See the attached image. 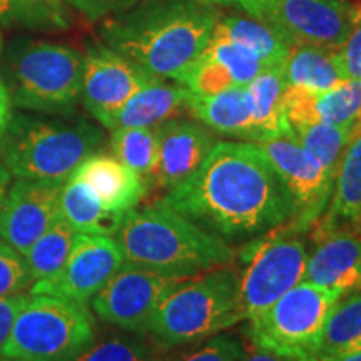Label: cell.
I'll list each match as a JSON object with an SVG mask.
<instances>
[{
	"label": "cell",
	"instance_id": "13",
	"mask_svg": "<svg viewBox=\"0 0 361 361\" xmlns=\"http://www.w3.org/2000/svg\"><path fill=\"white\" fill-rule=\"evenodd\" d=\"M126 263L114 236L75 234L71 252L52 276L35 281L30 295H47L87 305Z\"/></svg>",
	"mask_w": 361,
	"mask_h": 361
},
{
	"label": "cell",
	"instance_id": "43",
	"mask_svg": "<svg viewBox=\"0 0 361 361\" xmlns=\"http://www.w3.org/2000/svg\"><path fill=\"white\" fill-rule=\"evenodd\" d=\"M201 2L209 4V6H213V4H218V6H231V4H236V6H239L241 0H201Z\"/></svg>",
	"mask_w": 361,
	"mask_h": 361
},
{
	"label": "cell",
	"instance_id": "21",
	"mask_svg": "<svg viewBox=\"0 0 361 361\" xmlns=\"http://www.w3.org/2000/svg\"><path fill=\"white\" fill-rule=\"evenodd\" d=\"M319 223V238L338 231L340 226L361 223V119L353 126L350 141L343 151L331 200Z\"/></svg>",
	"mask_w": 361,
	"mask_h": 361
},
{
	"label": "cell",
	"instance_id": "34",
	"mask_svg": "<svg viewBox=\"0 0 361 361\" xmlns=\"http://www.w3.org/2000/svg\"><path fill=\"white\" fill-rule=\"evenodd\" d=\"M32 284L25 258L0 239V298L22 295Z\"/></svg>",
	"mask_w": 361,
	"mask_h": 361
},
{
	"label": "cell",
	"instance_id": "33",
	"mask_svg": "<svg viewBox=\"0 0 361 361\" xmlns=\"http://www.w3.org/2000/svg\"><path fill=\"white\" fill-rule=\"evenodd\" d=\"M204 54L228 72L236 87H245L256 75L264 71L263 64L256 61L245 49L229 42V40L214 37V35L204 49Z\"/></svg>",
	"mask_w": 361,
	"mask_h": 361
},
{
	"label": "cell",
	"instance_id": "23",
	"mask_svg": "<svg viewBox=\"0 0 361 361\" xmlns=\"http://www.w3.org/2000/svg\"><path fill=\"white\" fill-rule=\"evenodd\" d=\"M213 35L245 49L263 64L264 69L284 66L293 49L276 30L247 17H219Z\"/></svg>",
	"mask_w": 361,
	"mask_h": 361
},
{
	"label": "cell",
	"instance_id": "35",
	"mask_svg": "<svg viewBox=\"0 0 361 361\" xmlns=\"http://www.w3.org/2000/svg\"><path fill=\"white\" fill-rule=\"evenodd\" d=\"M336 61L346 80H361V0L350 4L348 35L336 49Z\"/></svg>",
	"mask_w": 361,
	"mask_h": 361
},
{
	"label": "cell",
	"instance_id": "32",
	"mask_svg": "<svg viewBox=\"0 0 361 361\" xmlns=\"http://www.w3.org/2000/svg\"><path fill=\"white\" fill-rule=\"evenodd\" d=\"M161 351L141 338L114 335L94 340L72 361H168Z\"/></svg>",
	"mask_w": 361,
	"mask_h": 361
},
{
	"label": "cell",
	"instance_id": "46",
	"mask_svg": "<svg viewBox=\"0 0 361 361\" xmlns=\"http://www.w3.org/2000/svg\"><path fill=\"white\" fill-rule=\"evenodd\" d=\"M0 45H2V40H0Z\"/></svg>",
	"mask_w": 361,
	"mask_h": 361
},
{
	"label": "cell",
	"instance_id": "4",
	"mask_svg": "<svg viewBox=\"0 0 361 361\" xmlns=\"http://www.w3.org/2000/svg\"><path fill=\"white\" fill-rule=\"evenodd\" d=\"M243 319L238 271L221 266L183 279L152 314L146 333L164 351L207 340Z\"/></svg>",
	"mask_w": 361,
	"mask_h": 361
},
{
	"label": "cell",
	"instance_id": "1",
	"mask_svg": "<svg viewBox=\"0 0 361 361\" xmlns=\"http://www.w3.org/2000/svg\"><path fill=\"white\" fill-rule=\"evenodd\" d=\"M228 243L278 231L293 218V197L256 142H216L200 169L161 200Z\"/></svg>",
	"mask_w": 361,
	"mask_h": 361
},
{
	"label": "cell",
	"instance_id": "25",
	"mask_svg": "<svg viewBox=\"0 0 361 361\" xmlns=\"http://www.w3.org/2000/svg\"><path fill=\"white\" fill-rule=\"evenodd\" d=\"M250 97L252 126H255L258 141L278 137L288 134V121L284 114V82L283 66L269 67L256 75L246 85Z\"/></svg>",
	"mask_w": 361,
	"mask_h": 361
},
{
	"label": "cell",
	"instance_id": "15",
	"mask_svg": "<svg viewBox=\"0 0 361 361\" xmlns=\"http://www.w3.org/2000/svg\"><path fill=\"white\" fill-rule=\"evenodd\" d=\"M62 184L17 179L8 188L2 216L0 239L25 256L30 247L61 216Z\"/></svg>",
	"mask_w": 361,
	"mask_h": 361
},
{
	"label": "cell",
	"instance_id": "7",
	"mask_svg": "<svg viewBox=\"0 0 361 361\" xmlns=\"http://www.w3.org/2000/svg\"><path fill=\"white\" fill-rule=\"evenodd\" d=\"M343 293L298 283L250 322L255 348L288 361H316L324 323Z\"/></svg>",
	"mask_w": 361,
	"mask_h": 361
},
{
	"label": "cell",
	"instance_id": "26",
	"mask_svg": "<svg viewBox=\"0 0 361 361\" xmlns=\"http://www.w3.org/2000/svg\"><path fill=\"white\" fill-rule=\"evenodd\" d=\"M283 75L286 85L314 92L333 89L346 80L338 66L336 49L319 45H295L283 66Z\"/></svg>",
	"mask_w": 361,
	"mask_h": 361
},
{
	"label": "cell",
	"instance_id": "22",
	"mask_svg": "<svg viewBox=\"0 0 361 361\" xmlns=\"http://www.w3.org/2000/svg\"><path fill=\"white\" fill-rule=\"evenodd\" d=\"M189 112L207 129L233 137L258 141L252 126L250 97L245 87H229L207 96H189Z\"/></svg>",
	"mask_w": 361,
	"mask_h": 361
},
{
	"label": "cell",
	"instance_id": "2",
	"mask_svg": "<svg viewBox=\"0 0 361 361\" xmlns=\"http://www.w3.org/2000/svg\"><path fill=\"white\" fill-rule=\"evenodd\" d=\"M218 19L201 0H142L104 19L101 37L151 78L180 84L209 44Z\"/></svg>",
	"mask_w": 361,
	"mask_h": 361
},
{
	"label": "cell",
	"instance_id": "20",
	"mask_svg": "<svg viewBox=\"0 0 361 361\" xmlns=\"http://www.w3.org/2000/svg\"><path fill=\"white\" fill-rule=\"evenodd\" d=\"M189 92L183 84H166L154 80L139 92L111 117L104 128L109 130L124 128H156L169 119H178L189 111Z\"/></svg>",
	"mask_w": 361,
	"mask_h": 361
},
{
	"label": "cell",
	"instance_id": "27",
	"mask_svg": "<svg viewBox=\"0 0 361 361\" xmlns=\"http://www.w3.org/2000/svg\"><path fill=\"white\" fill-rule=\"evenodd\" d=\"M361 351V291L343 295L324 323L318 360Z\"/></svg>",
	"mask_w": 361,
	"mask_h": 361
},
{
	"label": "cell",
	"instance_id": "39",
	"mask_svg": "<svg viewBox=\"0 0 361 361\" xmlns=\"http://www.w3.org/2000/svg\"><path fill=\"white\" fill-rule=\"evenodd\" d=\"M12 119V96L8 85L0 79V137L8 128Z\"/></svg>",
	"mask_w": 361,
	"mask_h": 361
},
{
	"label": "cell",
	"instance_id": "38",
	"mask_svg": "<svg viewBox=\"0 0 361 361\" xmlns=\"http://www.w3.org/2000/svg\"><path fill=\"white\" fill-rule=\"evenodd\" d=\"M27 300H29V296H25L24 293L0 298V355H2L4 346H6L8 336H11L17 314L24 308Z\"/></svg>",
	"mask_w": 361,
	"mask_h": 361
},
{
	"label": "cell",
	"instance_id": "36",
	"mask_svg": "<svg viewBox=\"0 0 361 361\" xmlns=\"http://www.w3.org/2000/svg\"><path fill=\"white\" fill-rule=\"evenodd\" d=\"M243 343L229 335H214L202 340L196 348L179 355L173 361H241L245 356Z\"/></svg>",
	"mask_w": 361,
	"mask_h": 361
},
{
	"label": "cell",
	"instance_id": "8",
	"mask_svg": "<svg viewBox=\"0 0 361 361\" xmlns=\"http://www.w3.org/2000/svg\"><path fill=\"white\" fill-rule=\"evenodd\" d=\"M12 104L42 114H66L82 92L84 57L75 49L27 42L8 56Z\"/></svg>",
	"mask_w": 361,
	"mask_h": 361
},
{
	"label": "cell",
	"instance_id": "44",
	"mask_svg": "<svg viewBox=\"0 0 361 361\" xmlns=\"http://www.w3.org/2000/svg\"><path fill=\"white\" fill-rule=\"evenodd\" d=\"M0 361H24V360H17V358H7V356H4Z\"/></svg>",
	"mask_w": 361,
	"mask_h": 361
},
{
	"label": "cell",
	"instance_id": "3",
	"mask_svg": "<svg viewBox=\"0 0 361 361\" xmlns=\"http://www.w3.org/2000/svg\"><path fill=\"white\" fill-rule=\"evenodd\" d=\"M124 261L173 278H192L201 271L229 266L236 252L228 241L157 201L133 209L114 234Z\"/></svg>",
	"mask_w": 361,
	"mask_h": 361
},
{
	"label": "cell",
	"instance_id": "11",
	"mask_svg": "<svg viewBox=\"0 0 361 361\" xmlns=\"http://www.w3.org/2000/svg\"><path fill=\"white\" fill-rule=\"evenodd\" d=\"M256 144L268 156L293 197V218L283 226L281 233L308 231L326 213L336 176L314 161L290 134Z\"/></svg>",
	"mask_w": 361,
	"mask_h": 361
},
{
	"label": "cell",
	"instance_id": "24",
	"mask_svg": "<svg viewBox=\"0 0 361 361\" xmlns=\"http://www.w3.org/2000/svg\"><path fill=\"white\" fill-rule=\"evenodd\" d=\"M59 206L62 218L78 234L114 236L124 219V216L107 211L92 189L74 176L62 184Z\"/></svg>",
	"mask_w": 361,
	"mask_h": 361
},
{
	"label": "cell",
	"instance_id": "41",
	"mask_svg": "<svg viewBox=\"0 0 361 361\" xmlns=\"http://www.w3.org/2000/svg\"><path fill=\"white\" fill-rule=\"evenodd\" d=\"M241 361H288V360H283V358H279V356H274L271 353H266V351L255 348L251 353H245Z\"/></svg>",
	"mask_w": 361,
	"mask_h": 361
},
{
	"label": "cell",
	"instance_id": "16",
	"mask_svg": "<svg viewBox=\"0 0 361 361\" xmlns=\"http://www.w3.org/2000/svg\"><path fill=\"white\" fill-rule=\"evenodd\" d=\"M156 134L157 162L149 180L162 189H171L191 178L216 144L206 126L186 119L157 124Z\"/></svg>",
	"mask_w": 361,
	"mask_h": 361
},
{
	"label": "cell",
	"instance_id": "37",
	"mask_svg": "<svg viewBox=\"0 0 361 361\" xmlns=\"http://www.w3.org/2000/svg\"><path fill=\"white\" fill-rule=\"evenodd\" d=\"M67 6L82 13L89 20H102L129 11L142 0H64Z\"/></svg>",
	"mask_w": 361,
	"mask_h": 361
},
{
	"label": "cell",
	"instance_id": "6",
	"mask_svg": "<svg viewBox=\"0 0 361 361\" xmlns=\"http://www.w3.org/2000/svg\"><path fill=\"white\" fill-rule=\"evenodd\" d=\"M96 340L89 306L47 295H30L17 314L2 355L24 361H72Z\"/></svg>",
	"mask_w": 361,
	"mask_h": 361
},
{
	"label": "cell",
	"instance_id": "30",
	"mask_svg": "<svg viewBox=\"0 0 361 361\" xmlns=\"http://www.w3.org/2000/svg\"><path fill=\"white\" fill-rule=\"evenodd\" d=\"M112 156L123 164L149 179L157 162L156 128H124L112 130Z\"/></svg>",
	"mask_w": 361,
	"mask_h": 361
},
{
	"label": "cell",
	"instance_id": "18",
	"mask_svg": "<svg viewBox=\"0 0 361 361\" xmlns=\"http://www.w3.org/2000/svg\"><path fill=\"white\" fill-rule=\"evenodd\" d=\"M303 281L348 295L361 291V234L333 231L308 256Z\"/></svg>",
	"mask_w": 361,
	"mask_h": 361
},
{
	"label": "cell",
	"instance_id": "12",
	"mask_svg": "<svg viewBox=\"0 0 361 361\" xmlns=\"http://www.w3.org/2000/svg\"><path fill=\"white\" fill-rule=\"evenodd\" d=\"M180 281V278L124 263L92 298V310L102 322L124 331L146 333L152 314Z\"/></svg>",
	"mask_w": 361,
	"mask_h": 361
},
{
	"label": "cell",
	"instance_id": "9",
	"mask_svg": "<svg viewBox=\"0 0 361 361\" xmlns=\"http://www.w3.org/2000/svg\"><path fill=\"white\" fill-rule=\"evenodd\" d=\"M236 258L243 311L251 319L303 281L308 252L295 234L273 231L246 241Z\"/></svg>",
	"mask_w": 361,
	"mask_h": 361
},
{
	"label": "cell",
	"instance_id": "40",
	"mask_svg": "<svg viewBox=\"0 0 361 361\" xmlns=\"http://www.w3.org/2000/svg\"><path fill=\"white\" fill-rule=\"evenodd\" d=\"M11 180H12V174L8 173L6 164H4L2 159H0V216H2L4 202H6L8 188H11Z\"/></svg>",
	"mask_w": 361,
	"mask_h": 361
},
{
	"label": "cell",
	"instance_id": "10",
	"mask_svg": "<svg viewBox=\"0 0 361 361\" xmlns=\"http://www.w3.org/2000/svg\"><path fill=\"white\" fill-rule=\"evenodd\" d=\"M252 19L295 45L338 49L350 29V4L343 0H241Z\"/></svg>",
	"mask_w": 361,
	"mask_h": 361
},
{
	"label": "cell",
	"instance_id": "42",
	"mask_svg": "<svg viewBox=\"0 0 361 361\" xmlns=\"http://www.w3.org/2000/svg\"><path fill=\"white\" fill-rule=\"evenodd\" d=\"M319 361H361V351H353V353L340 355V356H335V358L319 360Z\"/></svg>",
	"mask_w": 361,
	"mask_h": 361
},
{
	"label": "cell",
	"instance_id": "29",
	"mask_svg": "<svg viewBox=\"0 0 361 361\" xmlns=\"http://www.w3.org/2000/svg\"><path fill=\"white\" fill-rule=\"evenodd\" d=\"M75 234L78 233L71 228L69 223L59 216L51 228L34 243L24 256L32 283L52 276L61 269L69 256Z\"/></svg>",
	"mask_w": 361,
	"mask_h": 361
},
{
	"label": "cell",
	"instance_id": "19",
	"mask_svg": "<svg viewBox=\"0 0 361 361\" xmlns=\"http://www.w3.org/2000/svg\"><path fill=\"white\" fill-rule=\"evenodd\" d=\"M71 176L84 180L111 213L126 216L147 194V183L111 154L94 152L80 162Z\"/></svg>",
	"mask_w": 361,
	"mask_h": 361
},
{
	"label": "cell",
	"instance_id": "31",
	"mask_svg": "<svg viewBox=\"0 0 361 361\" xmlns=\"http://www.w3.org/2000/svg\"><path fill=\"white\" fill-rule=\"evenodd\" d=\"M64 0H0V20L29 29H64Z\"/></svg>",
	"mask_w": 361,
	"mask_h": 361
},
{
	"label": "cell",
	"instance_id": "5",
	"mask_svg": "<svg viewBox=\"0 0 361 361\" xmlns=\"http://www.w3.org/2000/svg\"><path fill=\"white\" fill-rule=\"evenodd\" d=\"M102 141L101 129L85 121L69 124L17 114L0 137V159L17 179L64 184Z\"/></svg>",
	"mask_w": 361,
	"mask_h": 361
},
{
	"label": "cell",
	"instance_id": "14",
	"mask_svg": "<svg viewBox=\"0 0 361 361\" xmlns=\"http://www.w3.org/2000/svg\"><path fill=\"white\" fill-rule=\"evenodd\" d=\"M154 80L128 59L107 45H94L84 56L82 99L87 109L102 126L109 123L135 92Z\"/></svg>",
	"mask_w": 361,
	"mask_h": 361
},
{
	"label": "cell",
	"instance_id": "28",
	"mask_svg": "<svg viewBox=\"0 0 361 361\" xmlns=\"http://www.w3.org/2000/svg\"><path fill=\"white\" fill-rule=\"evenodd\" d=\"M351 130H353V126L314 123L293 124L288 128V134L324 169L336 176L338 164L350 141Z\"/></svg>",
	"mask_w": 361,
	"mask_h": 361
},
{
	"label": "cell",
	"instance_id": "45",
	"mask_svg": "<svg viewBox=\"0 0 361 361\" xmlns=\"http://www.w3.org/2000/svg\"><path fill=\"white\" fill-rule=\"evenodd\" d=\"M355 228H356V233H358V234H361V223H360V224H356V226H355Z\"/></svg>",
	"mask_w": 361,
	"mask_h": 361
},
{
	"label": "cell",
	"instance_id": "17",
	"mask_svg": "<svg viewBox=\"0 0 361 361\" xmlns=\"http://www.w3.org/2000/svg\"><path fill=\"white\" fill-rule=\"evenodd\" d=\"M284 114L288 128L314 123L355 126L361 119V80L348 79L323 92L286 85Z\"/></svg>",
	"mask_w": 361,
	"mask_h": 361
}]
</instances>
